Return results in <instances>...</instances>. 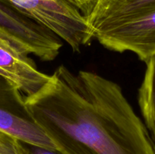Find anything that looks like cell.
<instances>
[{"mask_svg":"<svg viewBox=\"0 0 155 154\" xmlns=\"http://www.w3.org/2000/svg\"><path fill=\"white\" fill-rule=\"evenodd\" d=\"M24 104L63 154H155L120 85L96 72L61 65Z\"/></svg>","mask_w":155,"mask_h":154,"instance_id":"6da1fadb","label":"cell"},{"mask_svg":"<svg viewBox=\"0 0 155 154\" xmlns=\"http://www.w3.org/2000/svg\"><path fill=\"white\" fill-rule=\"evenodd\" d=\"M2 1L52 32L74 52L93 39L84 15L68 0Z\"/></svg>","mask_w":155,"mask_h":154,"instance_id":"7a4b0ae2","label":"cell"},{"mask_svg":"<svg viewBox=\"0 0 155 154\" xmlns=\"http://www.w3.org/2000/svg\"><path fill=\"white\" fill-rule=\"evenodd\" d=\"M93 39L107 49L130 51L145 62L155 54V5L103 26Z\"/></svg>","mask_w":155,"mask_h":154,"instance_id":"3957f363","label":"cell"},{"mask_svg":"<svg viewBox=\"0 0 155 154\" xmlns=\"http://www.w3.org/2000/svg\"><path fill=\"white\" fill-rule=\"evenodd\" d=\"M0 39L45 61L54 60L63 43L55 34L0 0Z\"/></svg>","mask_w":155,"mask_h":154,"instance_id":"277c9868","label":"cell"},{"mask_svg":"<svg viewBox=\"0 0 155 154\" xmlns=\"http://www.w3.org/2000/svg\"><path fill=\"white\" fill-rule=\"evenodd\" d=\"M0 131L19 141L49 149L55 145L30 116L24 96L0 76Z\"/></svg>","mask_w":155,"mask_h":154,"instance_id":"5b68a950","label":"cell"},{"mask_svg":"<svg viewBox=\"0 0 155 154\" xmlns=\"http://www.w3.org/2000/svg\"><path fill=\"white\" fill-rule=\"evenodd\" d=\"M0 76L24 97L34 95L48 81L50 75L37 69L28 54L0 39Z\"/></svg>","mask_w":155,"mask_h":154,"instance_id":"8992f818","label":"cell"},{"mask_svg":"<svg viewBox=\"0 0 155 154\" xmlns=\"http://www.w3.org/2000/svg\"><path fill=\"white\" fill-rule=\"evenodd\" d=\"M155 5V0H100L92 14L86 18L93 34L97 30L110 22Z\"/></svg>","mask_w":155,"mask_h":154,"instance_id":"52a82bcc","label":"cell"},{"mask_svg":"<svg viewBox=\"0 0 155 154\" xmlns=\"http://www.w3.org/2000/svg\"><path fill=\"white\" fill-rule=\"evenodd\" d=\"M145 63L146 69L138 92V102L145 127L155 143V54Z\"/></svg>","mask_w":155,"mask_h":154,"instance_id":"ba28073f","label":"cell"},{"mask_svg":"<svg viewBox=\"0 0 155 154\" xmlns=\"http://www.w3.org/2000/svg\"><path fill=\"white\" fill-rule=\"evenodd\" d=\"M0 154H23L21 141L0 131Z\"/></svg>","mask_w":155,"mask_h":154,"instance_id":"9c48e42d","label":"cell"},{"mask_svg":"<svg viewBox=\"0 0 155 154\" xmlns=\"http://www.w3.org/2000/svg\"><path fill=\"white\" fill-rule=\"evenodd\" d=\"M75 6L86 18H89L95 11L100 0H68Z\"/></svg>","mask_w":155,"mask_h":154,"instance_id":"30bf717a","label":"cell"},{"mask_svg":"<svg viewBox=\"0 0 155 154\" xmlns=\"http://www.w3.org/2000/svg\"><path fill=\"white\" fill-rule=\"evenodd\" d=\"M21 145L23 154H63L58 149H49L24 142H21Z\"/></svg>","mask_w":155,"mask_h":154,"instance_id":"8fae6325","label":"cell"},{"mask_svg":"<svg viewBox=\"0 0 155 154\" xmlns=\"http://www.w3.org/2000/svg\"><path fill=\"white\" fill-rule=\"evenodd\" d=\"M153 143V146H154V150H155V143H154V142H152Z\"/></svg>","mask_w":155,"mask_h":154,"instance_id":"7c38bea8","label":"cell"}]
</instances>
